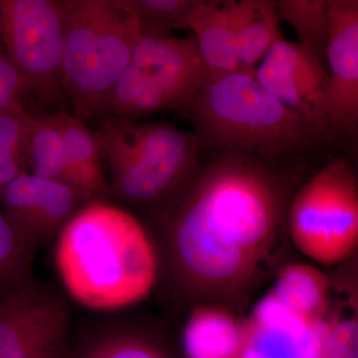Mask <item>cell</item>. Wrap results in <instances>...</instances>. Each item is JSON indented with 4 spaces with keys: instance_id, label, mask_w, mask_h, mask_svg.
<instances>
[{
    "instance_id": "cell-1",
    "label": "cell",
    "mask_w": 358,
    "mask_h": 358,
    "mask_svg": "<svg viewBox=\"0 0 358 358\" xmlns=\"http://www.w3.org/2000/svg\"><path fill=\"white\" fill-rule=\"evenodd\" d=\"M169 197L164 216L174 270L190 289H204L241 272L274 233L286 207L284 181L301 157L209 152Z\"/></svg>"
},
{
    "instance_id": "cell-2",
    "label": "cell",
    "mask_w": 358,
    "mask_h": 358,
    "mask_svg": "<svg viewBox=\"0 0 358 358\" xmlns=\"http://www.w3.org/2000/svg\"><path fill=\"white\" fill-rule=\"evenodd\" d=\"M54 263L66 293L94 310L145 300L160 272L157 245L143 224L101 199L80 207L59 232Z\"/></svg>"
},
{
    "instance_id": "cell-3",
    "label": "cell",
    "mask_w": 358,
    "mask_h": 358,
    "mask_svg": "<svg viewBox=\"0 0 358 358\" xmlns=\"http://www.w3.org/2000/svg\"><path fill=\"white\" fill-rule=\"evenodd\" d=\"M181 112L194 127L202 152L303 157L326 141L315 127L268 93L254 70L207 78Z\"/></svg>"
},
{
    "instance_id": "cell-4",
    "label": "cell",
    "mask_w": 358,
    "mask_h": 358,
    "mask_svg": "<svg viewBox=\"0 0 358 358\" xmlns=\"http://www.w3.org/2000/svg\"><path fill=\"white\" fill-rule=\"evenodd\" d=\"M62 87L75 117L109 114L113 94L131 62L141 28L113 0H63Z\"/></svg>"
},
{
    "instance_id": "cell-5",
    "label": "cell",
    "mask_w": 358,
    "mask_h": 358,
    "mask_svg": "<svg viewBox=\"0 0 358 358\" xmlns=\"http://www.w3.org/2000/svg\"><path fill=\"white\" fill-rule=\"evenodd\" d=\"M95 133L110 167V192L129 203L169 199L199 166L196 134L171 124L110 117Z\"/></svg>"
},
{
    "instance_id": "cell-6",
    "label": "cell",
    "mask_w": 358,
    "mask_h": 358,
    "mask_svg": "<svg viewBox=\"0 0 358 358\" xmlns=\"http://www.w3.org/2000/svg\"><path fill=\"white\" fill-rule=\"evenodd\" d=\"M141 28L131 62L110 101V117L124 121L164 110H182L208 78L194 38Z\"/></svg>"
},
{
    "instance_id": "cell-7",
    "label": "cell",
    "mask_w": 358,
    "mask_h": 358,
    "mask_svg": "<svg viewBox=\"0 0 358 358\" xmlns=\"http://www.w3.org/2000/svg\"><path fill=\"white\" fill-rule=\"evenodd\" d=\"M288 223L299 251L313 262L343 260L358 245V185L352 166L338 159L322 167L289 201Z\"/></svg>"
},
{
    "instance_id": "cell-8",
    "label": "cell",
    "mask_w": 358,
    "mask_h": 358,
    "mask_svg": "<svg viewBox=\"0 0 358 358\" xmlns=\"http://www.w3.org/2000/svg\"><path fill=\"white\" fill-rule=\"evenodd\" d=\"M0 43L28 92L53 101L63 89V0H0Z\"/></svg>"
},
{
    "instance_id": "cell-9",
    "label": "cell",
    "mask_w": 358,
    "mask_h": 358,
    "mask_svg": "<svg viewBox=\"0 0 358 358\" xmlns=\"http://www.w3.org/2000/svg\"><path fill=\"white\" fill-rule=\"evenodd\" d=\"M68 301L53 287L33 279L0 296V358H66L69 352Z\"/></svg>"
},
{
    "instance_id": "cell-10",
    "label": "cell",
    "mask_w": 358,
    "mask_h": 358,
    "mask_svg": "<svg viewBox=\"0 0 358 358\" xmlns=\"http://www.w3.org/2000/svg\"><path fill=\"white\" fill-rule=\"evenodd\" d=\"M329 1L327 83L322 115L329 140L358 131V0Z\"/></svg>"
},
{
    "instance_id": "cell-11",
    "label": "cell",
    "mask_w": 358,
    "mask_h": 358,
    "mask_svg": "<svg viewBox=\"0 0 358 358\" xmlns=\"http://www.w3.org/2000/svg\"><path fill=\"white\" fill-rule=\"evenodd\" d=\"M254 72L259 83L275 100L329 140L322 115L327 83L326 66L296 42L282 38L273 45Z\"/></svg>"
},
{
    "instance_id": "cell-12",
    "label": "cell",
    "mask_w": 358,
    "mask_h": 358,
    "mask_svg": "<svg viewBox=\"0 0 358 358\" xmlns=\"http://www.w3.org/2000/svg\"><path fill=\"white\" fill-rule=\"evenodd\" d=\"M80 203L71 186L30 173L21 174L0 193L2 211L35 250L58 236Z\"/></svg>"
},
{
    "instance_id": "cell-13",
    "label": "cell",
    "mask_w": 358,
    "mask_h": 358,
    "mask_svg": "<svg viewBox=\"0 0 358 358\" xmlns=\"http://www.w3.org/2000/svg\"><path fill=\"white\" fill-rule=\"evenodd\" d=\"M327 327L320 319L299 315L268 294L246 324L242 358H317Z\"/></svg>"
},
{
    "instance_id": "cell-14",
    "label": "cell",
    "mask_w": 358,
    "mask_h": 358,
    "mask_svg": "<svg viewBox=\"0 0 358 358\" xmlns=\"http://www.w3.org/2000/svg\"><path fill=\"white\" fill-rule=\"evenodd\" d=\"M187 24L208 77L241 70L237 54L238 0H197Z\"/></svg>"
},
{
    "instance_id": "cell-15",
    "label": "cell",
    "mask_w": 358,
    "mask_h": 358,
    "mask_svg": "<svg viewBox=\"0 0 358 358\" xmlns=\"http://www.w3.org/2000/svg\"><path fill=\"white\" fill-rule=\"evenodd\" d=\"M246 324L215 307L193 310L183 327L185 358H242L246 345Z\"/></svg>"
},
{
    "instance_id": "cell-16",
    "label": "cell",
    "mask_w": 358,
    "mask_h": 358,
    "mask_svg": "<svg viewBox=\"0 0 358 358\" xmlns=\"http://www.w3.org/2000/svg\"><path fill=\"white\" fill-rule=\"evenodd\" d=\"M64 138L73 188L82 202L109 194L110 185L102 169V150L95 131L74 115H56Z\"/></svg>"
},
{
    "instance_id": "cell-17",
    "label": "cell",
    "mask_w": 358,
    "mask_h": 358,
    "mask_svg": "<svg viewBox=\"0 0 358 358\" xmlns=\"http://www.w3.org/2000/svg\"><path fill=\"white\" fill-rule=\"evenodd\" d=\"M275 0H238L237 54L241 69L255 70L284 38Z\"/></svg>"
},
{
    "instance_id": "cell-18",
    "label": "cell",
    "mask_w": 358,
    "mask_h": 358,
    "mask_svg": "<svg viewBox=\"0 0 358 358\" xmlns=\"http://www.w3.org/2000/svg\"><path fill=\"white\" fill-rule=\"evenodd\" d=\"M66 358H171L145 331L134 324H112L96 329L75 343Z\"/></svg>"
},
{
    "instance_id": "cell-19",
    "label": "cell",
    "mask_w": 358,
    "mask_h": 358,
    "mask_svg": "<svg viewBox=\"0 0 358 358\" xmlns=\"http://www.w3.org/2000/svg\"><path fill=\"white\" fill-rule=\"evenodd\" d=\"M25 157L28 173L73 188L64 138L56 115L34 117L26 141Z\"/></svg>"
},
{
    "instance_id": "cell-20",
    "label": "cell",
    "mask_w": 358,
    "mask_h": 358,
    "mask_svg": "<svg viewBox=\"0 0 358 358\" xmlns=\"http://www.w3.org/2000/svg\"><path fill=\"white\" fill-rule=\"evenodd\" d=\"M280 18L296 32L299 46L326 64L329 35L327 0H275ZM326 66V65H324Z\"/></svg>"
},
{
    "instance_id": "cell-21",
    "label": "cell",
    "mask_w": 358,
    "mask_h": 358,
    "mask_svg": "<svg viewBox=\"0 0 358 358\" xmlns=\"http://www.w3.org/2000/svg\"><path fill=\"white\" fill-rule=\"evenodd\" d=\"M273 296L293 312L320 319L326 300V289L317 271L294 264L282 271L275 282Z\"/></svg>"
},
{
    "instance_id": "cell-22",
    "label": "cell",
    "mask_w": 358,
    "mask_h": 358,
    "mask_svg": "<svg viewBox=\"0 0 358 358\" xmlns=\"http://www.w3.org/2000/svg\"><path fill=\"white\" fill-rule=\"evenodd\" d=\"M34 117L22 106L0 114V193L14 179L28 173L25 147Z\"/></svg>"
},
{
    "instance_id": "cell-23",
    "label": "cell",
    "mask_w": 358,
    "mask_h": 358,
    "mask_svg": "<svg viewBox=\"0 0 358 358\" xmlns=\"http://www.w3.org/2000/svg\"><path fill=\"white\" fill-rule=\"evenodd\" d=\"M35 249L0 210V296L31 281Z\"/></svg>"
},
{
    "instance_id": "cell-24",
    "label": "cell",
    "mask_w": 358,
    "mask_h": 358,
    "mask_svg": "<svg viewBox=\"0 0 358 358\" xmlns=\"http://www.w3.org/2000/svg\"><path fill=\"white\" fill-rule=\"evenodd\" d=\"M141 27L160 31L187 29L188 17L197 0H113Z\"/></svg>"
},
{
    "instance_id": "cell-25",
    "label": "cell",
    "mask_w": 358,
    "mask_h": 358,
    "mask_svg": "<svg viewBox=\"0 0 358 358\" xmlns=\"http://www.w3.org/2000/svg\"><path fill=\"white\" fill-rule=\"evenodd\" d=\"M317 358H358V322L345 320L329 324Z\"/></svg>"
},
{
    "instance_id": "cell-26",
    "label": "cell",
    "mask_w": 358,
    "mask_h": 358,
    "mask_svg": "<svg viewBox=\"0 0 358 358\" xmlns=\"http://www.w3.org/2000/svg\"><path fill=\"white\" fill-rule=\"evenodd\" d=\"M28 89L24 80L0 43V114L21 106V96Z\"/></svg>"
},
{
    "instance_id": "cell-27",
    "label": "cell",
    "mask_w": 358,
    "mask_h": 358,
    "mask_svg": "<svg viewBox=\"0 0 358 358\" xmlns=\"http://www.w3.org/2000/svg\"><path fill=\"white\" fill-rule=\"evenodd\" d=\"M341 140H348L352 145L353 150V154L355 157L358 159V131L357 133L350 134V136H346V138H341Z\"/></svg>"
}]
</instances>
